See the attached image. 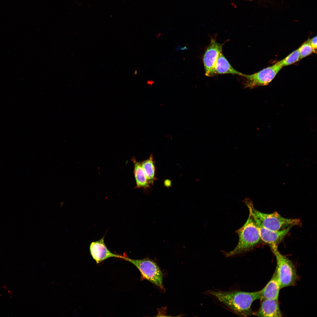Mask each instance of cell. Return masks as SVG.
I'll use <instances>...</instances> for the list:
<instances>
[{"instance_id": "cell-5", "label": "cell", "mask_w": 317, "mask_h": 317, "mask_svg": "<svg viewBox=\"0 0 317 317\" xmlns=\"http://www.w3.org/2000/svg\"><path fill=\"white\" fill-rule=\"evenodd\" d=\"M123 259L130 262L138 269L141 279L147 280L160 289L164 290L162 272L154 261L148 258L131 259L125 256Z\"/></svg>"}, {"instance_id": "cell-2", "label": "cell", "mask_w": 317, "mask_h": 317, "mask_svg": "<svg viewBox=\"0 0 317 317\" xmlns=\"http://www.w3.org/2000/svg\"><path fill=\"white\" fill-rule=\"evenodd\" d=\"M243 202L248 208L254 220L269 229L278 231L290 227L300 226L301 224L299 219L285 218L276 212L270 213L261 212L255 208L252 200L248 198H246Z\"/></svg>"}, {"instance_id": "cell-14", "label": "cell", "mask_w": 317, "mask_h": 317, "mask_svg": "<svg viewBox=\"0 0 317 317\" xmlns=\"http://www.w3.org/2000/svg\"><path fill=\"white\" fill-rule=\"evenodd\" d=\"M141 163L149 183L150 185H153L156 178L155 165L152 154H151L147 159Z\"/></svg>"}, {"instance_id": "cell-8", "label": "cell", "mask_w": 317, "mask_h": 317, "mask_svg": "<svg viewBox=\"0 0 317 317\" xmlns=\"http://www.w3.org/2000/svg\"><path fill=\"white\" fill-rule=\"evenodd\" d=\"M104 236L99 240L92 242L90 245V254L96 263L99 264L111 257L123 259L124 255L115 254L108 249L104 243Z\"/></svg>"}, {"instance_id": "cell-6", "label": "cell", "mask_w": 317, "mask_h": 317, "mask_svg": "<svg viewBox=\"0 0 317 317\" xmlns=\"http://www.w3.org/2000/svg\"><path fill=\"white\" fill-rule=\"evenodd\" d=\"M283 67L279 62L252 74H244L245 79V87L251 88L269 84Z\"/></svg>"}, {"instance_id": "cell-18", "label": "cell", "mask_w": 317, "mask_h": 317, "mask_svg": "<svg viewBox=\"0 0 317 317\" xmlns=\"http://www.w3.org/2000/svg\"><path fill=\"white\" fill-rule=\"evenodd\" d=\"M164 185L167 188L170 187L172 185L171 181L169 179H166L164 181Z\"/></svg>"}, {"instance_id": "cell-9", "label": "cell", "mask_w": 317, "mask_h": 317, "mask_svg": "<svg viewBox=\"0 0 317 317\" xmlns=\"http://www.w3.org/2000/svg\"><path fill=\"white\" fill-rule=\"evenodd\" d=\"M254 221L258 228L260 239L269 246H278L292 227H290L281 230L274 231L267 229L257 221Z\"/></svg>"}, {"instance_id": "cell-15", "label": "cell", "mask_w": 317, "mask_h": 317, "mask_svg": "<svg viewBox=\"0 0 317 317\" xmlns=\"http://www.w3.org/2000/svg\"><path fill=\"white\" fill-rule=\"evenodd\" d=\"M300 60L298 49L295 50L283 59L279 61L283 67L294 64Z\"/></svg>"}, {"instance_id": "cell-4", "label": "cell", "mask_w": 317, "mask_h": 317, "mask_svg": "<svg viewBox=\"0 0 317 317\" xmlns=\"http://www.w3.org/2000/svg\"><path fill=\"white\" fill-rule=\"evenodd\" d=\"M270 247L276 260L275 271L281 288L293 285L297 278L293 264L279 251L278 246L272 245Z\"/></svg>"}, {"instance_id": "cell-13", "label": "cell", "mask_w": 317, "mask_h": 317, "mask_svg": "<svg viewBox=\"0 0 317 317\" xmlns=\"http://www.w3.org/2000/svg\"><path fill=\"white\" fill-rule=\"evenodd\" d=\"M132 161L134 163V173L136 182V188L145 189L149 188L150 185L147 180L141 162L137 161L134 158L132 159Z\"/></svg>"}, {"instance_id": "cell-16", "label": "cell", "mask_w": 317, "mask_h": 317, "mask_svg": "<svg viewBox=\"0 0 317 317\" xmlns=\"http://www.w3.org/2000/svg\"><path fill=\"white\" fill-rule=\"evenodd\" d=\"M298 49L300 60L314 53L309 40L304 43Z\"/></svg>"}, {"instance_id": "cell-10", "label": "cell", "mask_w": 317, "mask_h": 317, "mask_svg": "<svg viewBox=\"0 0 317 317\" xmlns=\"http://www.w3.org/2000/svg\"><path fill=\"white\" fill-rule=\"evenodd\" d=\"M260 307L254 315L259 317H281L278 300L262 299Z\"/></svg>"}, {"instance_id": "cell-12", "label": "cell", "mask_w": 317, "mask_h": 317, "mask_svg": "<svg viewBox=\"0 0 317 317\" xmlns=\"http://www.w3.org/2000/svg\"><path fill=\"white\" fill-rule=\"evenodd\" d=\"M215 75L219 74H230L242 76L244 74L233 68L222 53L219 55L215 66Z\"/></svg>"}, {"instance_id": "cell-3", "label": "cell", "mask_w": 317, "mask_h": 317, "mask_svg": "<svg viewBox=\"0 0 317 317\" xmlns=\"http://www.w3.org/2000/svg\"><path fill=\"white\" fill-rule=\"evenodd\" d=\"M239 241L232 250L225 253L227 257H231L245 252L256 245L260 239L259 230L254 219L249 213L243 226L237 231Z\"/></svg>"}, {"instance_id": "cell-17", "label": "cell", "mask_w": 317, "mask_h": 317, "mask_svg": "<svg viewBox=\"0 0 317 317\" xmlns=\"http://www.w3.org/2000/svg\"><path fill=\"white\" fill-rule=\"evenodd\" d=\"M309 40L312 48L314 50V53L316 52L315 50L316 51L317 45L316 36L309 39Z\"/></svg>"}, {"instance_id": "cell-7", "label": "cell", "mask_w": 317, "mask_h": 317, "mask_svg": "<svg viewBox=\"0 0 317 317\" xmlns=\"http://www.w3.org/2000/svg\"><path fill=\"white\" fill-rule=\"evenodd\" d=\"M223 45L217 42L214 38H211L203 58L206 76L213 77L215 75V65L219 54L222 52Z\"/></svg>"}, {"instance_id": "cell-1", "label": "cell", "mask_w": 317, "mask_h": 317, "mask_svg": "<svg viewBox=\"0 0 317 317\" xmlns=\"http://www.w3.org/2000/svg\"><path fill=\"white\" fill-rule=\"evenodd\" d=\"M207 292L240 317L254 315L251 308L252 305L255 300L260 299V291L249 292L239 290H211Z\"/></svg>"}, {"instance_id": "cell-11", "label": "cell", "mask_w": 317, "mask_h": 317, "mask_svg": "<svg viewBox=\"0 0 317 317\" xmlns=\"http://www.w3.org/2000/svg\"><path fill=\"white\" fill-rule=\"evenodd\" d=\"M281 289L275 271L265 286L260 291V299L278 300Z\"/></svg>"}]
</instances>
